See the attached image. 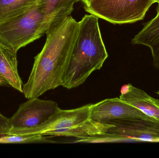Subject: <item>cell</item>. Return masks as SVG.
<instances>
[{
	"mask_svg": "<svg viewBox=\"0 0 159 158\" xmlns=\"http://www.w3.org/2000/svg\"><path fill=\"white\" fill-rule=\"evenodd\" d=\"M154 2H155V3L157 2L158 3L159 5V0H154Z\"/></svg>",
	"mask_w": 159,
	"mask_h": 158,
	"instance_id": "cell-19",
	"label": "cell"
},
{
	"mask_svg": "<svg viewBox=\"0 0 159 158\" xmlns=\"http://www.w3.org/2000/svg\"><path fill=\"white\" fill-rule=\"evenodd\" d=\"M59 109L57 103L52 100L29 99L9 119L7 135H35V130Z\"/></svg>",
	"mask_w": 159,
	"mask_h": 158,
	"instance_id": "cell-5",
	"label": "cell"
},
{
	"mask_svg": "<svg viewBox=\"0 0 159 158\" xmlns=\"http://www.w3.org/2000/svg\"><path fill=\"white\" fill-rule=\"evenodd\" d=\"M82 0H39L44 15L45 34L71 15L75 3Z\"/></svg>",
	"mask_w": 159,
	"mask_h": 158,
	"instance_id": "cell-10",
	"label": "cell"
},
{
	"mask_svg": "<svg viewBox=\"0 0 159 158\" xmlns=\"http://www.w3.org/2000/svg\"><path fill=\"white\" fill-rule=\"evenodd\" d=\"M154 0H91L85 11L113 24H131L143 20Z\"/></svg>",
	"mask_w": 159,
	"mask_h": 158,
	"instance_id": "cell-4",
	"label": "cell"
},
{
	"mask_svg": "<svg viewBox=\"0 0 159 158\" xmlns=\"http://www.w3.org/2000/svg\"><path fill=\"white\" fill-rule=\"evenodd\" d=\"M39 0H0V23L23 12Z\"/></svg>",
	"mask_w": 159,
	"mask_h": 158,
	"instance_id": "cell-14",
	"label": "cell"
},
{
	"mask_svg": "<svg viewBox=\"0 0 159 158\" xmlns=\"http://www.w3.org/2000/svg\"><path fill=\"white\" fill-rule=\"evenodd\" d=\"M50 136L41 134L26 135H5L0 136V144L40 143H55L50 140Z\"/></svg>",
	"mask_w": 159,
	"mask_h": 158,
	"instance_id": "cell-15",
	"label": "cell"
},
{
	"mask_svg": "<svg viewBox=\"0 0 159 158\" xmlns=\"http://www.w3.org/2000/svg\"><path fill=\"white\" fill-rule=\"evenodd\" d=\"M114 126L107 133L116 135L121 142H159V122L124 119L108 122Z\"/></svg>",
	"mask_w": 159,
	"mask_h": 158,
	"instance_id": "cell-6",
	"label": "cell"
},
{
	"mask_svg": "<svg viewBox=\"0 0 159 158\" xmlns=\"http://www.w3.org/2000/svg\"><path fill=\"white\" fill-rule=\"evenodd\" d=\"M113 126V124L108 122H99L90 118L77 126L69 129L47 132L44 134L43 135L51 137H73L80 139L106 133Z\"/></svg>",
	"mask_w": 159,
	"mask_h": 158,
	"instance_id": "cell-12",
	"label": "cell"
},
{
	"mask_svg": "<svg viewBox=\"0 0 159 158\" xmlns=\"http://www.w3.org/2000/svg\"><path fill=\"white\" fill-rule=\"evenodd\" d=\"M90 118L101 122L124 119H140L158 121L118 97L105 99L93 104Z\"/></svg>",
	"mask_w": 159,
	"mask_h": 158,
	"instance_id": "cell-7",
	"label": "cell"
},
{
	"mask_svg": "<svg viewBox=\"0 0 159 158\" xmlns=\"http://www.w3.org/2000/svg\"><path fill=\"white\" fill-rule=\"evenodd\" d=\"M134 45L148 46L151 50L153 66L159 69V5L157 15L132 40Z\"/></svg>",
	"mask_w": 159,
	"mask_h": 158,
	"instance_id": "cell-11",
	"label": "cell"
},
{
	"mask_svg": "<svg viewBox=\"0 0 159 158\" xmlns=\"http://www.w3.org/2000/svg\"><path fill=\"white\" fill-rule=\"evenodd\" d=\"M90 1L91 0H82V2H83L84 5H87Z\"/></svg>",
	"mask_w": 159,
	"mask_h": 158,
	"instance_id": "cell-17",
	"label": "cell"
},
{
	"mask_svg": "<svg viewBox=\"0 0 159 158\" xmlns=\"http://www.w3.org/2000/svg\"><path fill=\"white\" fill-rule=\"evenodd\" d=\"M92 105L88 104L68 110L60 109L35 130L34 134L43 135L47 132L69 129L85 122L90 119Z\"/></svg>",
	"mask_w": 159,
	"mask_h": 158,
	"instance_id": "cell-8",
	"label": "cell"
},
{
	"mask_svg": "<svg viewBox=\"0 0 159 158\" xmlns=\"http://www.w3.org/2000/svg\"><path fill=\"white\" fill-rule=\"evenodd\" d=\"M3 84H4V83H3L2 82V81H0V86H1V85H2Z\"/></svg>",
	"mask_w": 159,
	"mask_h": 158,
	"instance_id": "cell-20",
	"label": "cell"
},
{
	"mask_svg": "<svg viewBox=\"0 0 159 158\" xmlns=\"http://www.w3.org/2000/svg\"><path fill=\"white\" fill-rule=\"evenodd\" d=\"M156 93H157V94H158V95H159V91H158V92H157Z\"/></svg>",
	"mask_w": 159,
	"mask_h": 158,
	"instance_id": "cell-21",
	"label": "cell"
},
{
	"mask_svg": "<svg viewBox=\"0 0 159 158\" xmlns=\"http://www.w3.org/2000/svg\"><path fill=\"white\" fill-rule=\"evenodd\" d=\"M99 28L98 18L86 15L79 21V29L61 86L77 88L90 75L102 67L108 57Z\"/></svg>",
	"mask_w": 159,
	"mask_h": 158,
	"instance_id": "cell-2",
	"label": "cell"
},
{
	"mask_svg": "<svg viewBox=\"0 0 159 158\" xmlns=\"http://www.w3.org/2000/svg\"><path fill=\"white\" fill-rule=\"evenodd\" d=\"M16 53L0 45V75L6 84L22 93V82L18 71Z\"/></svg>",
	"mask_w": 159,
	"mask_h": 158,
	"instance_id": "cell-13",
	"label": "cell"
},
{
	"mask_svg": "<svg viewBox=\"0 0 159 158\" xmlns=\"http://www.w3.org/2000/svg\"><path fill=\"white\" fill-rule=\"evenodd\" d=\"M79 29V22L69 16L46 33V41L34 63L23 93L27 99L39 97L61 86Z\"/></svg>",
	"mask_w": 159,
	"mask_h": 158,
	"instance_id": "cell-1",
	"label": "cell"
},
{
	"mask_svg": "<svg viewBox=\"0 0 159 158\" xmlns=\"http://www.w3.org/2000/svg\"><path fill=\"white\" fill-rule=\"evenodd\" d=\"M9 128V119L0 113V136L7 135Z\"/></svg>",
	"mask_w": 159,
	"mask_h": 158,
	"instance_id": "cell-16",
	"label": "cell"
},
{
	"mask_svg": "<svg viewBox=\"0 0 159 158\" xmlns=\"http://www.w3.org/2000/svg\"><path fill=\"white\" fill-rule=\"evenodd\" d=\"M45 17L39 3L0 23V45L17 53L45 34Z\"/></svg>",
	"mask_w": 159,
	"mask_h": 158,
	"instance_id": "cell-3",
	"label": "cell"
},
{
	"mask_svg": "<svg viewBox=\"0 0 159 158\" xmlns=\"http://www.w3.org/2000/svg\"><path fill=\"white\" fill-rule=\"evenodd\" d=\"M119 98L159 121V100L148 95L143 90L131 83L125 84L120 89Z\"/></svg>",
	"mask_w": 159,
	"mask_h": 158,
	"instance_id": "cell-9",
	"label": "cell"
},
{
	"mask_svg": "<svg viewBox=\"0 0 159 158\" xmlns=\"http://www.w3.org/2000/svg\"><path fill=\"white\" fill-rule=\"evenodd\" d=\"M0 81H2V82L3 83H4V84H6V83L5 82V81L2 78V77H1V75H0Z\"/></svg>",
	"mask_w": 159,
	"mask_h": 158,
	"instance_id": "cell-18",
	"label": "cell"
}]
</instances>
